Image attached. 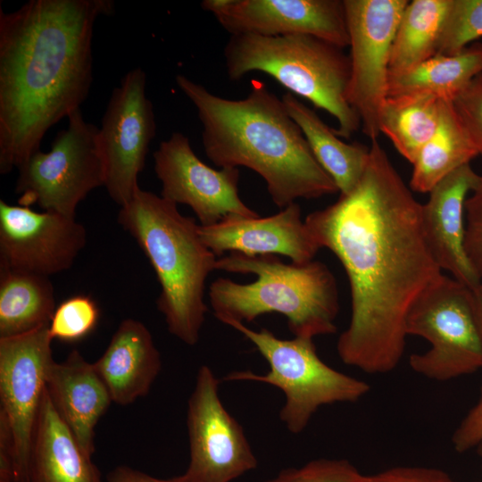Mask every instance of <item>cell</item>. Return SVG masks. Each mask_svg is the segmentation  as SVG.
<instances>
[{
	"label": "cell",
	"instance_id": "obj_1",
	"mask_svg": "<svg viewBox=\"0 0 482 482\" xmlns=\"http://www.w3.org/2000/svg\"><path fill=\"white\" fill-rule=\"evenodd\" d=\"M304 222L349 280L352 312L338 337L339 358L369 374L394 370L403 354L410 309L443 273L426 241L421 204L378 140L353 191Z\"/></svg>",
	"mask_w": 482,
	"mask_h": 482
},
{
	"label": "cell",
	"instance_id": "obj_2",
	"mask_svg": "<svg viewBox=\"0 0 482 482\" xmlns=\"http://www.w3.org/2000/svg\"><path fill=\"white\" fill-rule=\"evenodd\" d=\"M112 0H30L0 8V173L40 150L48 129L87 99L96 20Z\"/></svg>",
	"mask_w": 482,
	"mask_h": 482
},
{
	"label": "cell",
	"instance_id": "obj_3",
	"mask_svg": "<svg viewBox=\"0 0 482 482\" xmlns=\"http://www.w3.org/2000/svg\"><path fill=\"white\" fill-rule=\"evenodd\" d=\"M175 81L196 109L204 151L216 166L255 171L281 209L297 199L338 192L282 99L262 81L252 79L249 94L240 100L216 96L183 74Z\"/></svg>",
	"mask_w": 482,
	"mask_h": 482
},
{
	"label": "cell",
	"instance_id": "obj_4",
	"mask_svg": "<svg viewBox=\"0 0 482 482\" xmlns=\"http://www.w3.org/2000/svg\"><path fill=\"white\" fill-rule=\"evenodd\" d=\"M178 205L153 192L137 189L120 207L117 220L137 243L160 284L156 304L169 332L187 345L200 338L208 307L205 283L216 255L204 244L199 225Z\"/></svg>",
	"mask_w": 482,
	"mask_h": 482
},
{
	"label": "cell",
	"instance_id": "obj_5",
	"mask_svg": "<svg viewBox=\"0 0 482 482\" xmlns=\"http://www.w3.org/2000/svg\"><path fill=\"white\" fill-rule=\"evenodd\" d=\"M215 270L257 277L248 284L219 278L210 285L209 302L213 315L222 323L245 324L276 312L287 318L295 337L313 339L337 332V282L323 262L284 263L273 254L231 252L217 259Z\"/></svg>",
	"mask_w": 482,
	"mask_h": 482
},
{
	"label": "cell",
	"instance_id": "obj_6",
	"mask_svg": "<svg viewBox=\"0 0 482 482\" xmlns=\"http://www.w3.org/2000/svg\"><path fill=\"white\" fill-rule=\"evenodd\" d=\"M223 56L231 80L251 71L266 73L293 95L335 117L338 128L334 130L339 137L350 138L361 128L358 114L346 100L350 58L343 48L304 34H240L230 35Z\"/></svg>",
	"mask_w": 482,
	"mask_h": 482
},
{
	"label": "cell",
	"instance_id": "obj_7",
	"mask_svg": "<svg viewBox=\"0 0 482 482\" xmlns=\"http://www.w3.org/2000/svg\"><path fill=\"white\" fill-rule=\"evenodd\" d=\"M228 326L255 346L267 361L270 370L262 375L250 370L232 371L222 380L262 382L279 388L286 398L279 418L293 434L303 431L321 406L354 403L370 391L367 382L324 362L312 338L281 339L267 328L253 330L237 321Z\"/></svg>",
	"mask_w": 482,
	"mask_h": 482
},
{
	"label": "cell",
	"instance_id": "obj_8",
	"mask_svg": "<svg viewBox=\"0 0 482 482\" xmlns=\"http://www.w3.org/2000/svg\"><path fill=\"white\" fill-rule=\"evenodd\" d=\"M405 332L430 344L428 351L409 359L411 370L427 378L447 381L482 369L472 289L453 277L442 274L415 301Z\"/></svg>",
	"mask_w": 482,
	"mask_h": 482
},
{
	"label": "cell",
	"instance_id": "obj_9",
	"mask_svg": "<svg viewBox=\"0 0 482 482\" xmlns=\"http://www.w3.org/2000/svg\"><path fill=\"white\" fill-rule=\"evenodd\" d=\"M49 325L0 338V475L28 482L32 441L51 365Z\"/></svg>",
	"mask_w": 482,
	"mask_h": 482
},
{
	"label": "cell",
	"instance_id": "obj_10",
	"mask_svg": "<svg viewBox=\"0 0 482 482\" xmlns=\"http://www.w3.org/2000/svg\"><path fill=\"white\" fill-rule=\"evenodd\" d=\"M18 204L75 218L77 207L96 187L104 186L99 128L85 120L81 110L68 116L48 152L31 154L18 168Z\"/></svg>",
	"mask_w": 482,
	"mask_h": 482
},
{
	"label": "cell",
	"instance_id": "obj_11",
	"mask_svg": "<svg viewBox=\"0 0 482 482\" xmlns=\"http://www.w3.org/2000/svg\"><path fill=\"white\" fill-rule=\"evenodd\" d=\"M407 0H344L350 46L346 100L372 140L380 135L379 114L387 97L394 37Z\"/></svg>",
	"mask_w": 482,
	"mask_h": 482
},
{
	"label": "cell",
	"instance_id": "obj_12",
	"mask_svg": "<svg viewBox=\"0 0 482 482\" xmlns=\"http://www.w3.org/2000/svg\"><path fill=\"white\" fill-rule=\"evenodd\" d=\"M220 380L202 365L188 398L189 462L180 482H231L256 469L258 461L242 426L219 395Z\"/></svg>",
	"mask_w": 482,
	"mask_h": 482
},
{
	"label": "cell",
	"instance_id": "obj_13",
	"mask_svg": "<svg viewBox=\"0 0 482 482\" xmlns=\"http://www.w3.org/2000/svg\"><path fill=\"white\" fill-rule=\"evenodd\" d=\"M145 86L146 75L140 67L129 71L113 88L99 127L104 187L120 207L139 188L138 175L155 136L154 106Z\"/></svg>",
	"mask_w": 482,
	"mask_h": 482
},
{
	"label": "cell",
	"instance_id": "obj_14",
	"mask_svg": "<svg viewBox=\"0 0 482 482\" xmlns=\"http://www.w3.org/2000/svg\"><path fill=\"white\" fill-rule=\"evenodd\" d=\"M154 170L161 181V195L175 204L189 206L201 226L228 217H257L238 194L237 168L213 169L194 152L189 138L173 132L154 153Z\"/></svg>",
	"mask_w": 482,
	"mask_h": 482
},
{
	"label": "cell",
	"instance_id": "obj_15",
	"mask_svg": "<svg viewBox=\"0 0 482 482\" xmlns=\"http://www.w3.org/2000/svg\"><path fill=\"white\" fill-rule=\"evenodd\" d=\"M86 242L76 218L0 200V266L50 277L69 270Z\"/></svg>",
	"mask_w": 482,
	"mask_h": 482
},
{
	"label": "cell",
	"instance_id": "obj_16",
	"mask_svg": "<svg viewBox=\"0 0 482 482\" xmlns=\"http://www.w3.org/2000/svg\"><path fill=\"white\" fill-rule=\"evenodd\" d=\"M230 35H310L340 48L349 46L344 0H204Z\"/></svg>",
	"mask_w": 482,
	"mask_h": 482
},
{
	"label": "cell",
	"instance_id": "obj_17",
	"mask_svg": "<svg viewBox=\"0 0 482 482\" xmlns=\"http://www.w3.org/2000/svg\"><path fill=\"white\" fill-rule=\"evenodd\" d=\"M204 244L216 255L236 252L246 255L281 254L294 263L313 260L320 249L295 202L268 217L232 216L212 225H199Z\"/></svg>",
	"mask_w": 482,
	"mask_h": 482
},
{
	"label": "cell",
	"instance_id": "obj_18",
	"mask_svg": "<svg viewBox=\"0 0 482 482\" xmlns=\"http://www.w3.org/2000/svg\"><path fill=\"white\" fill-rule=\"evenodd\" d=\"M479 175L465 164L439 181L421 204V221L428 248L441 270L474 289L481 281L466 253L465 203Z\"/></svg>",
	"mask_w": 482,
	"mask_h": 482
},
{
	"label": "cell",
	"instance_id": "obj_19",
	"mask_svg": "<svg viewBox=\"0 0 482 482\" xmlns=\"http://www.w3.org/2000/svg\"><path fill=\"white\" fill-rule=\"evenodd\" d=\"M46 391L58 415L92 457L96 427L112 403L93 363L72 350L64 361L51 365Z\"/></svg>",
	"mask_w": 482,
	"mask_h": 482
},
{
	"label": "cell",
	"instance_id": "obj_20",
	"mask_svg": "<svg viewBox=\"0 0 482 482\" xmlns=\"http://www.w3.org/2000/svg\"><path fill=\"white\" fill-rule=\"evenodd\" d=\"M112 403L126 406L146 395L162 370V358L147 327L123 320L104 353L93 362Z\"/></svg>",
	"mask_w": 482,
	"mask_h": 482
},
{
	"label": "cell",
	"instance_id": "obj_21",
	"mask_svg": "<svg viewBox=\"0 0 482 482\" xmlns=\"http://www.w3.org/2000/svg\"><path fill=\"white\" fill-rule=\"evenodd\" d=\"M28 482H103L91 456L58 415L46 388L32 441Z\"/></svg>",
	"mask_w": 482,
	"mask_h": 482
},
{
	"label": "cell",
	"instance_id": "obj_22",
	"mask_svg": "<svg viewBox=\"0 0 482 482\" xmlns=\"http://www.w3.org/2000/svg\"><path fill=\"white\" fill-rule=\"evenodd\" d=\"M290 117L301 129L314 157L341 195L358 186L366 170L370 147L347 144L309 106L290 92L281 97Z\"/></svg>",
	"mask_w": 482,
	"mask_h": 482
},
{
	"label": "cell",
	"instance_id": "obj_23",
	"mask_svg": "<svg viewBox=\"0 0 482 482\" xmlns=\"http://www.w3.org/2000/svg\"><path fill=\"white\" fill-rule=\"evenodd\" d=\"M55 309L49 277L0 266V338L48 326Z\"/></svg>",
	"mask_w": 482,
	"mask_h": 482
},
{
	"label": "cell",
	"instance_id": "obj_24",
	"mask_svg": "<svg viewBox=\"0 0 482 482\" xmlns=\"http://www.w3.org/2000/svg\"><path fill=\"white\" fill-rule=\"evenodd\" d=\"M482 72V44L458 54H436L413 69L388 79L387 96L429 94L453 102L471 79Z\"/></svg>",
	"mask_w": 482,
	"mask_h": 482
},
{
	"label": "cell",
	"instance_id": "obj_25",
	"mask_svg": "<svg viewBox=\"0 0 482 482\" xmlns=\"http://www.w3.org/2000/svg\"><path fill=\"white\" fill-rule=\"evenodd\" d=\"M478 154L453 102L444 101L437 129L412 163L410 187L416 192L429 193L444 178Z\"/></svg>",
	"mask_w": 482,
	"mask_h": 482
},
{
	"label": "cell",
	"instance_id": "obj_26",
	"mask_svg": "<svg viewBox=\"0 0 482 482\" xmlns=\"http://www.w3.org/2000/svg\"><path fill=\"white\" fill-rule=\"evenodd\" d=\"M444 101L429 94L387 96L379 114V130L413 163L439 125Z\"/></svg>",
	"mask_w": 482,
	"mask_h": 482
},
{
	"label": "cell",
	"instance_id": "obj_27",
	"mask_svg": "<svg viewBox=\"0 0 482 482\" xmlns=\"http://www.w3.org/2000/svg\"><path fill=\"white\" fill-rule=\"evenodd\" d=\"M451 0H413L407 4L391 49L389 77L404 73L436 54Z\"/></svg>",
	"mask_w": 482,
	"mask_h": 482
},
{
	"label": "cell",
	"instance_id": "obj_28",
	"mask_svg": "<svg viewBox=\"0 0 482 482\" xmlns=\"http://www.w3.org/2000/svg\"><path fill=\"white\" fill-rule=\"evenodd\" d=\"M482 37V0H451L437 52L453 55Z\"/></svg>",
	"mask_w": 482,
	"mask_h": 482
},
{
	"label": "cell",
	"instance_id": "obj_29",
	"mask_svg": "<svg viewBox=\"0 0 482 482\" xmlns=\"http://www.w3.org/2000/svg\"><path fill=\"white\" fill-rule=\"evenodd\" d=\"M98 320V306L90 296L73 295L56 306L49 324V334L53 340L77 342L95 329Z\"/></svg>",
	"mask_w": 482,
	"mask_h": 482
},
{
	"label": "cell",
	"instance_id": "obj_30",
	"mask_svg": "<svg viewBox=\"0 0 482 482\" xmlns=\"http://www.w3.org/2000/svg\"><path fill=\"white\" fill-rule=\"evenodd\" d=\"M364 474L345 459H317L282 470L265 482H361Z\"/></svg>",
	"mask_w": 482,
	"mask_h": 482
},
{
	"label": "cell",
	"instance_id": "obj_31",
	"mask_svg": "<svg viewBox=\"0 0 482 482\" xmlns=\"http://www.w3.org/2000/svg\"><path fill=\"white\" fill-rule=\"evenodd\" d=\"M454 110L482 154V72L453 99Z\"/></svg>",
	"mask_w": 482,
	"mask_h": 482
},
{
	"label": "cell",
	"instance_id": "obj_32",
	"mask_svg": "<svg viewBox=\"0 0 482 482\" xmlns=\"http://www.w3.org/2000/svg\"><path fill=\"white\" fill-rule=\"evenodd\" d=\"M468 258L482 279V176L465 203V240Z\"/></svg>",
	"mask_w": 482,
	"mask_h": 482
},
{
	"label": "cell",
	"instance_id": "obj_33",
	"mask_svg": "<svg viewBox=\"0 0 482 482\" xmlns=\"http://www.w3.org/2000/svg\"><path fill=\"white\" fill-rule=\"evenodd\" d=\"M361 482H456L442 470L420 466H397L363 475Z\"/></svg>",
	"mask_w": 482,
	"mask_h": 482
},
{
	"label": "cell",
	"instance_id": "obj_34",
	"mask_svg": "<svg viewBox=\"0 0 482 482\" xmlns=\"http://www.w3.org/2000/svg\"><path fill=\"white\" fill-rule=\"evenodd\" d=\"M482 443V388L477 403L469 411L452 436L458 453H466Z\"/></svg>",
	"mask_w": 482,
	"mask_h": 482
},
{
	"label": "cell",
	"instance_id": "obj_35",
	"mask_svg": "<svg viewBox=\"0 0 482 482\" xmlns=\"http://www.w3.org/2000/svg\"><path fill=\"white\" fill-rule=\"evenodd\" d=\"M106 482H180L176 477L162 479L128 466H119L112 470Z\"/></svg>",
	"mask_w": 482,
	"mask_h": 482
},
{
	"label": "cell",
	"instance_id": "obj_36",
	"mask_svg": "<svg viewBox=\"0 0 482 482\" xmlns=\"http://www.w3.org/2000/svg\"><path fill=\"white\" fill-rule=\"evenodd\" d=\"M472 295L476 317L482 337V279L479 284L472 289Z\"/></svg>",
	"mask_w": 482,
	"mask_h": 482
},
{
	"label": "cell",
	"instance_id": "obj_37",
	"mask_svg": "<svg viewBox=\"0 0 482 482\" xmlns=\"http://www.w3.org/2000/svg\"><path fill=\"white\" fill-rule=\"evenodd\" d=\"M475 449L477 450V453L478 454L479 458L482 461V443H480Z\"/></svg>",
	"mask_w": 482,
	"mask_h": 482
},
{
	"label": "cell",
	"instance_id": "obj_38",
	"mask_svg": "<svg viewBox=\"0 0 482 482\" xmlns=\"http://www.w3.org/2000/svg\"><path fill=\"white\" fill-rule=\"evenodd\" d=\"M0 482H13L12 478L8 477H0Z\"/></svg>",
	"mask_w": 482,
	"mask_h": 482
}]
</instances>
